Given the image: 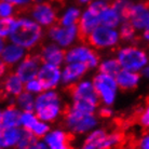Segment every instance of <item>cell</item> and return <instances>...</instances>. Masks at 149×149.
<instances>
[{"label":"cell","instance_id":"6da1fadb","mask_svg":"<svg viewBox=\"0 0 149 149\" xmlns=\"http://www.w3.org/2000/svg\"><path fill=\"white\" fill-rule=\"evenodd\" d=\"M12 43L25 50H33L41 43L43 39V29L38 23L28 17L15 19L14 26L10 36Z\"/></svg>","mask_w":149,"mask_h":149},{"label":"cell","instance_id":"7a4b0ae2","mask_svg":"<svg viewBox=\"0 0 149 149\" xmlns=\"http://www.w3.org/2000/svg\"><path fill=\"white\" fill-rule=\"evenodd\" d=\"M66 92L71 100L70 107L76 110L86 113H95L100 106V98L91 81L82 80L72 83L66 86Z\"/></svg>","mask_w":149,"mask_h":149},{"label":"cell","instance_id":"3957f363","mask_svg":"<svg viewBox=\"0 0 149 149\" xmlns=\"http://www.w3.org/2000/svg\"><path fill=\"white\" fill-rule=\"evenodd\" d=\"M64 107L61 95L53 90L41 92L35 98V115L43 122H54L61 118Z\"/></svg>","mask_w":149,"mask_h":149},{"label":"cell","instance_id":"277c9868","mask_svg":"<svg viewBox=\"0 0 149 149\" xmlns=\"http://www.w3.org/2000/svg\"><path fill=\"white\" fill-rule=\"evenodd\" d=\"M62 121L65 129L72 135H81L94 130L97 125V118L95 113L76 110L70 106H65L62 113Z\"/></svg>","mask_w":149,"mask_h":149},{"label":"cell","instance_id":"5b68a950","mask_svg":"<svg viewBox=\"0 0 149 149\" xmlns=\"http://www.w3.org/2000/svg\"><path fill=\"white\" fill-rule=\"evenodd\" d=\"M117 61L122 69L138 72L148 65L147 52L136 45L122 47L117 52Z\"/></svg>","mask_w":149,"mask_h":149},{"label":"cell","instance_id":"8992f818","mask_svg":"<svg viewBox=\"0 0 149 149\" xmlns=\"http://www.w3.org/2000/svg\"><path fill=\"white\" fill-rule=\"evenodd\" d=\"M93 86L96 92L97 96L100 98L104 106H110L111 107L116 101L117 92H118V86L116 79L111 76L98 72L93 78Z\"/></svg>","mask_w":149,"mask_h":149},{"label":"cell","instance_id":"52a82bcc","mask_svg":"<svg viewBox=\"0 0 149 149\" xmlns=\"http://www.w3.org/2000/svg\"><path fill=\"white\" fill-rule=\"evenodd\" d=\"M120 37L118 30L115 28L98 25L95 29L88 36L86 43L92 45V48L98 50H107L113 48L119 43Z\"/></svg>","mask_w":149,"mask_h":149},{"label":"cell","instance_id":"ba28073f","mask_svg":"<svg viewBox=\"0 0 149 149\" xmlns=\"http://www.w3.org/2000/svg\"><path fill=\"white\" fill-rule=\"evenodd\" d=\"M35 22L40 26L51 27L55 25L57 19V8L50 1H37L29 6L27 9Z\"/></svg>","mask_w":149,"mask_h":149},{"label":"cell","instance_id":"9c48e42d","mask_svg":"<svg viewBox=\"0 0 149 149\" xmlns=\"http://www.w3.org/2000/svg\"><path fill=\"white\" fill-rule=\"evenodd\" d=\"M65 61L67 63H81L88 68H95L101 62L100 55L93 48L86 45H79L65 52Z\"/></svg>","mask_w":149,"mask_h":149},{"label":"cell","instance_id":"30bf717a","mask_svg":"<svg viewBox=\"0 0 149 149\" xmlns=\"http://www.w3.org/2000/svg\"><path fill=\"white\" fill-rule=\"evenodd\" d=\"M48 37L61 48H69L78 39V26H62L56 23L49 28Z\"/></svg>","mask_w":149,"mask_h":149},{"label":"cell","instance_id":"8fae6325","mask_svg":"<svg viewBox=\"0 0 149 149\" xmlns=\"http://www.w3.org/2000/svg\"><path fill=\"white\" fill-rule=\"evenodd\" d=\"M61 74L62 70L60 66L42 63L39 67L36 79L41 83L45 91L54 90L61 83Z\"/></svg>","mask_w":149,"mask_h":149},{"label":"cell","instance_id":"7c38bea8","mask_svg":"<svg viewBox=\"0 0 149 149\" xmlns=\"http://www.w3.org/2000/svg\"><path fill=\"white\" fill-rule=\"evenodd\" d=\"M45 144L48 149H74L72 142L74 135L63 129H55L49 131L43 136Z\"/></svg>","mask_w":149,"mask_h":149},{"label":"cell","instance_id":"4fadbf2b","mask_svg":"<svg viewBox=\"0 0 149 149\" xmlns=\"http://www.w3.org/2000/svg\"><path fill=\"white\" fill-rule=\"evenodd\" d=\"M41 61L37 53L26 54L25 57L19 63L15 74L23 82H27L37 77L38 70L41 65Z\"/></svg>","mask_w":149,"mask_h":149},{"label":"cell","instance_id":"5bb4252c","mask_svg":"<svg viewBox=\"0 0 149 149\" xmlns=\"http://www.w3.org/2000/svg\"><path fill=\"white\" fill-rule=\"evenodd\" d=\"M21 125L24 127V131L29 132L38 138L43 137L50 131V127L47 124V122H43L40 119H38V117L35 115L34 111L22 112Z\"/></svg>","mask_w":149,"mask_h":149},{"label":"cell","instance_id":"9a60e30c","mask_svg":"<svg viewBox=\"0 0 149 149\" xmlns=\"http://www.w3.org/2000/svg\"><path fill=\"white\" fill-rule=\"evenodd\" d=\"M127 22L130 23L134 29L137 30H148L149 23V11H148V2L141 1L138 3L133 4L131 14L129 16Z\"/></svg>","mask_w":149,"mask_h":149},{"label":"cell","instance_id":"2e32d148","mask_svg":"<svg viewBox=\"0 0 149 149\" xmlns=\"http://www.w3.org/2000/svg\"><path fill=\"white\" fill-rule=\"evenodd\" d=\"M41 63L52 64L55 66H61L65 62V51L63 48L55 43H45L41 45L37 53Z\"/></svg>","mask_w":149,"mask_h":149},{"label":"cell","instance_id":"e0dca14e","mask_svg":"<svg viewBox=\"0 0 149 149\" xmlns=\"http://www.w3.org/2000/svg\"><path fill=\"white\" fill-rule=\"evenodd\" d=\"M98 25L100 23V16L90 10L86 9L83 12V14L80 15V19L78 21V39L81 42L86 43V40L89 36Z\"/></svg>","mask_w":149,"mask_h":149},{"label":"cell","instance_id":"ac0fdd59","mask_svg":"<svg viewBox=\"0 0 149 149\" xmlns=\"http://www.w3.org/2000/svg\"><path fill=\"white\" fill-rule=\"evenodd\" d=\"M89 68L81 63H68L61 74V82L64 86H70L80 81V79L86 74Z\"/></svg>","mask_w":149,"mask_h":149},{"label":"cell","instance_id":"d6986e66","mask_svg":"<svg viewBox=\"0 0 149 149\" xmlns=\"http://www.w3.org/2000/svg\"><path fill=\"white\" fill-rule=\"evenodd\" d=\"M0 90L6 97H16L24 91V82L15 72H8L0 82Z\"/></svg>","mask_w":149,"mask_h":149},{"label":"cell","instance_id":"ffe728a7","mask_svg":"<svg viewBox=\"0 0 149 149\" xmlns=\"http://www.w3.org/2000/svg\"><path fill=\"white\" fill-rule=\"evenodd\" d=\"M25 55H26L25 49L11 42L9 45H4V48L0 53V58L3 61V63L10 69V68L14 67L15 65H17L25 57Z\"/></svg>","mask_w":149,"mask_h":149},{"label":"cell","instance_id":"44dd1931","mask_svg":"<svg viewBox=\"0 0 149 149\" xmlns=\"http://www.w3.org/2000/svg\"><path fill=\"white\" fill-rule=\"evenodd\" d=\"M23 131L19 127H8L0 125V147L9 149L16 147L22 138Z\"/></svg>","mask_w":149,"mask_h":149},{"label":"cell","instance_id":"7402d4cb","mask_svg":"<svg viewBox=\"0 0 149 149\" xmlns=\"http://www.w3.org/2000/svg\"><path fill=\"white\" fill-rule=\"evenodd\" d=\"M118 88L123 91H130L136 89L141 81V74L135 71L121 69L115 77Z\"/></svg>","mask_w":149,"mask_h":149},{"label":"cell","instance_id":"603a6c76","mask_svg":"<svg viewBox=\"0 0 149 149\" xmlns=\"http://www.w3.org/2000/svg\"><path fill=\"white\" fill-rule=\"evenodd\" d=\"M21 117H22V111L17 108L16 105H8L3 110H1L0 125L8 127H21Z\"/></svg>","mask_w":149,"mask_h":149},{"label":"cell","instance_id":"cb8c5ba5","mask_svg":"<svg viewBox=\"0 0 149 149\" xmlns=\"http://www.w3.org/2000/svg\"><path fill=\"white\" fill-rule=\"evenodd\" d=\"M17 149H48L43 142H41L29 132L23 131L22 138L19 139V144L16 145Z\"/></svg>","mask_w":149,"mask_h":149},{"label":"cell","instance_id":"d4e9b609","mask_svg":"<svg viewBox=\"0 0 149 149\" xmlns=\"http://www.w3.org/2000/svg\"><path fill=\"white\" fill-rule=\"evenodd\" d=\"M100 23L103 26L109 27V28H117L122 23V19L120 17V15L116 12V10L108 6L100 15Z\"/></svg>","mask_w":149,"mask_h":149},{"label":"cell","instance_id":"484cf974","mask_svg":"<svg viewBox=\"0 0 149 149\" xmlns=\"http://www.w3.org/2000/svg\"><path fill=\"white\" fill-rule=\"evenodd\" d=\"M121 69H122V68L120 66L119 62H118L117 58H115V57L106 58V60L100 62V64H98V71H100V72L108 74V76H111L113 78L118 74V72H119Z\"/></svg>","mask_w":149,"mask_h":149},{"label":"cell","instance_id":"4316f807","mask_svg":"<svg viewBox=\"0 0 149 149\" xmlns=\"http://www.w3.org/2000/svg\"><path fill=\"white\" fill-rule=\"evenodd\" d=\"M133 2L131 0H112L110 2V7L116 10V12L120 15L121 19L123 21H127L129 16L131 14L132 8H133Z\"/></svg>","mask_w":149,"mask_h":149},{"label":"cell","instance_id":"83f0119b","mask_svg":"<svg viewBox=\"0 0 149 149\" xmlns=\"http://www.w3.org/2000/svg\"><path fill=\"white\" fill-rule=\"evenodd\" d=\"M17 108L23 112H28V111H34L35 107V97L33 94L28 93V92H24L17 95L15 97V103H14Z\"/></svg>","mask_w":149,"mask_h":149},{"label":"cell","instance_id":"f1b7e54d","mask_svg":"<svg viewBox=\"0 0 149 149\" xmlns=\"http://www.w3.org/2000/svg\"><path fill=\"white\" fill-rule=\"evenodd\" d=\"M80 10L78 8H68L66 11L64 12L61 19L57 21V24L62 26H71V25H77L78 21L80 19Z\"/></svg>","mask_w":149,"mask_h":149},{"label":"cell","instance_id":"f546056e","mask_svg":"<svg viewBox=\"0 0 149 149\" xmlns=\"http://www.w3.org/2000/svg\"><path fill=\"white\" fill-rule=\"evenodd\" d=\"M118 33H119L120 40L125 41V42H135L137 40L136 30L127 21H123L120 24V30Z\"/></svg>","mask_w":149,"mask_h":149},{"label":"cell","instance_id":"4dcf8cb0","mask_svg":"<svg viewBox=\"0 0 149 149\" xmlns=\"http://www.w3.org/2000/svg\"><path fill=\"white\" fill-rule=\"evenodd\" d=\"M15 19L12 17H2L0 19V38L6 39L10 36L12 28L14 26Z\"/></svg>","mask_w":149,"mask_h":149},{"label":"cell","instance_id":"1f68e13d","mask_svg":"<svg viewBox=\"0 0 149 149\" xmlns=\"http://www.w3.org/2000/svg\"><path fill=\"white\" fill-rule=\"evenodd\" d=\"M15 12H16V10H15V7L13 4L0 0V19L12 17L15 14Z\"/></svg>","mask_w":149,"mask_h":149},{"label":"cell","instance_id":"d6a6232c","mask_svg":"<svg viewBox=\"0 0 149 149\" xmlns=\"http://www.w3.org/2000/svg\"><path fill=\"white\" fill-rule=\"evenodd\" d=\"M24 90H26V92H28L30 94H39L45 91L42 86H41V83L36 78L27 81L26 86H24Z\"/></svg>","mask_w":149,"mask_h":149},{"label":"cell","instance_id":"836d02e7","mask_svg":"<svg viewBox=\"0 0 149 149\" xmlns=\"http://www.w3.org/2000/svg\"><path fill=\"white\" fill-rule=\"evenodd\" d=\"M148 132L145 131V133H143L141 137L134 138L133 149H148Z\"/></svg>","mask_w":149,"mask_h":149},{"label":"cell","instance_id":"e575fe53","mask_svg":"<svg viewBox=\"0 0 149 149\" xmlns=\"http://www.w3.org/2000/svg\"><path fill=\"white\" fill-rule=\"evenodd\" d=\"M1 1H6L9 3L13 4L14 7H19L21 11H26L29 8L31 3H34V0H1Z\"/></svg>","mask_w":149,"mask_h":149},{"label":"cell","instance_id":"d590c367","mask_svg":"<svg viewBox=\"0 0 149 149\" xmlns=\"http://www.w3.org/2000/svg\"><path fill=\"white\" fill-rule=\"evenodd\" d=\"M113 115V111L112 109L110 108V106H103L98 109V116L101 118H104V119H109L110 117H112Z\"/></svg>","mask_w":149,"mask_h":149},{"label":"cell","instance_id":"8d00e7d4","mask_svg":"<svg viewBox=\"0 0 149 149\" xmlns=\"http://www.w3.org/2000/svg\"><path fill=\"white\" fill-rule=\"evenodd\" d=\"M8 70H9V68H8L7 65L3 63V61L0 58V80L8 74Z\"/></svg>","mask_w":149,"mask_h":149},{"label":"cell","instance_id":"74e56055","mask_svg":"<svg viewBox=\"0 0 149 149\" xmlns=\"http://www.w3.org/2000/svg\"><path fill=\"white\" fill-rule=\"evenodd\" d=\"M4 41H3V39H1L0 38V53H1V51H2V49L4 48Z\"/></svg>","mask_w":149,"mask_h":149},{"label":"cell","instance_id":"f35d334b","mask_svg":"<svg viewBox=\"0 0 149 149\" xmlns=\"http://www.w3.org/2000/svg\"><path fill=\"white\" fill-rule=\"evenodd\" d=\"M80 3H88L90 1H92V0H78Z\"/></svg>","mask_w":149,"mask_h":149},{"label":"cell","instance_id":"ab89813d","mask_svg":"<svg viewBox=\"0 0 149 149\" xmlns=\"http://www.w3.org/2000/svg\"><path fill=\"white\" fill-rule=\"evenodd\" d=\"M102 1H104V2H106V3H107V2H109V3H110L112 0H102Z\"/></svg>","mask_w":149,"mask_h":149},{"label":"cell","instance_id":"60d3db41","mask_svg":"<svg viewBox=\"0 0 149 149\" xmlns=\"http://www.w3.org/2000/svg\"><path fill=\"white\" fill-rule=\"evenodd\" d=\"M0 123H1V110H0Z\"/></svg>","mask_w":149,"mask_h":149},{"label":"cell","instance_id":"b9f144b4","mask_svg":"<svg viewBox=\"0 0 149 149\" xmlns=\"http://www.w3.org/2000/svg\"><path fill=\"white\" fill-rule=\"evenodd\" d=\"M0 149H2V148H1V147H0Z\"/></svg>","mask_w":149,"mask_h":149}]
</instances>
